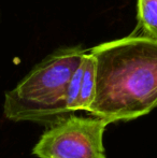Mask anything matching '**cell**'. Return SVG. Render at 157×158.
<instances>
[{
  "instance_id": "7a4b0ae2",
  "label": "cell",
  "mask_w": 157,
  "mask_h": 158,
  "mask_svg": "<svg viewBox=\"0 0 157 158\" xmlns=\"http://www.w3.org/2000/svg\"><path fill=\"white\" fill-rule=\"evenodd\" d=\"M85 52L81 45L65 46L45 57L6 93L3 113L6 118L51 125L69 116L66 108L68 85Z\"/></svg>"
},
{
  "instance_id": "277c9868",
  "label": "cell",
  "mask_w": 157,
  "mask_h": 158,
  "mask_svg": "<svg viewBox=\"0 0 157 158\" xmlns=\"http://www.w3.org/2000/svg\"><path fill=\"white\" fill-rule=\"evenodd\" d=\"M96 85V66L94 55L86 51L83 56V73L81 80V89L79 97V111L87 112L94 99Z\"/></svg>"
},
{
  "instance_id": "6da1fadb",
  "label": "cell",
  "mask_w": 157,
  "mask_h": 158,
  "mask_svg": "<svg viewBox=\"0 0 157 158\" xmlns=\"http://www.w3.org/2000/svg\"><path fill=\"white\" fill-rule=\"evenodd\" d=\"M89 52L96 66L89 114L110 124L132 121L157 108V40L134 32Z\"/></svg>"
},
{
  "instance_id": "3957f363",
  "label": "cell",
  "mask_w": 157,
  "mask_h": 158,
  "mask_svg": "<svg viewBox=\"0 0 157 158\" xmlns=\"http://www.w3.org/2000/svg\"><path fill=\"white\" fill-rule=\"evenodd\" d=\"M107 121L71 115L51 124L35 145L39 158H107L103 135Z\"/></svg>"
},
{
  "instance_id": "5b68a950",
  "label": "cell",
  "mask_w": 157,
  "mask_h": 158,
  "mask_svg": "<svg viewBox=\"0 0 157 158\" xmlns=\"http://www.w3.org/2000/svg\"><path fill=\"white\" fill-rule=\"evenodd\" d=\"M137 19L138 33L157 40V0H137Z\"/></svg>"
},
{
  "instance_id": "8992f818",
  "label": "cell",
  "mask_w": 157,
  "mask_h": 158,
  "mask_svg": "<svg viewBox=\"0 0 157 158\" xmlns=\"http://www.w3.org/2000/svg\"><path fill=\"white\" fill-rule=\"evenodd\" d=\"M82 73H83V59L76 72L73 73L69 82V85H68L67 96H66V108H67V112L69 115L76 111H79V97L80 89H81Z\"/></svg>"
}]
</instances>
